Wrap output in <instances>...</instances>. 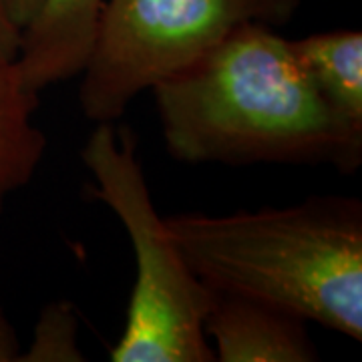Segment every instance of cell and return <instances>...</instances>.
Masks as SVG:
<instances>
[{"mask_svg":"<svg viewBox=\"0 0 362 362\" xmlns=\"http://www.w3.org/2000/svg\"><path fill=\"white\" fill-rule=\"evenodd\" d=\"M18 45H21V28L14 25L13 18L8 16L6 8L0 2V54L16 59Z\"/></svg>","mask_w":362,"mask_h":362,"instance_id":"obj_11","label":"cell"},{"mask_svg":"<svg viewBox=\"0 0 362 362\" xmlns=\"http://www.w3.org/2000/svg\"><path fill=\"white\" fill-rule=\"evenodd\" d=\"M105 0H42L21 30L16 69L30 90L77 77L87 63Z\"/></svg>","mask_w":362,"mask_h":362,"instance_id":"obj_6","label":"cell"},{"mask_svg":"<svg viewBox=\"0 0 362 362\" xmlns=\"http://www.w3.org/2000/svg\"><path fill=\"white\" fill-rule=\"evenodd\" d=\"M302 0H105L78 85V107L113 123L135 97L192 65L235 28L282 26Z\"/></svg>","mask_w":362,"mask_h":362,"instance_id":"obj_4","label":"cell"},{"mask_svg":"<svg viewBox=\"0 0 362 362\" xmlns=\"http://www.w3.org/2000/svg\"><path fill=\"white\" fill-rule=\"evenodd\" d=\"M78 318L73 304L51 302L40 312L30 344L21 350L18 362H81L85 361L78 344Z\"/></svg>","mask_w":362,"mask_h":362,"instance_id":"obj_9","label":"cell"},{"mask_svg":"<svg viewBox=\"0 0 362 362\" xmlns=\"http://www.w3.org/2000/svg\"><path fill=\"white\" fill-rule=\"evenodd\" d=\"M328 107L362 133V33L338 28L292 40Z\"/></svg>","mask_w":362,"mask_h":362,"instance_id":"obj_8","label":"cell"},{"mask_svg":"<svg viewBox=\"0 0 362 362\" xmlns=\"http://www.w3.org/2000/svg\"><path fill=\"white\" fill-rule=\"evenodd\" d=\"M39 93L23 83L14 59L0 54V209L35 177L47 137L35 123Z\"/></svg>","mask_w":362,"mask_h":362,"instance_id":"obj_7","label":"cell"},{"mask_svg":"<svg viewBox=\"0 0 362 362\" xmlns=\"http://www.w3.org/2000/svg\"><path fill=\"white\" fill-rule=\"evenodd\" d=\"M93 177V194L125 228L135 252L137 280L125 328L111 349V362H216L204 330L209 290L159 216L129 133L97 123L81 149Z\"/></svg>","mask_w":362,"mask_h":362,"instance_id":"obj_3","label":"cell"},{"mask_svg":"<svg viewBox=\"0 0 362 362\" xmlns=\"http://www.w3.org/2000/svg\"><path fill=\"white\" fill-rule=\"evenodd\" d=\"M2 6L6 8L8 16L21 30L28 25V21L37 14L42 0H0Z\"/></svg>","mask_w":362,"mask_h":362,"instance_id":"obj_12","label":"cell"},{"mask_svg":"<svg viewBox=\"0 0 362 362\" xmlns=\"http://www.w3.org/2000/svg\"><path fill=\"white\" fill-rule=\"evenodd\" d=\"M151 90L165 147L181 163L361 165L362 133L338 119L274 26L235 28Z\"/></svg>","mask_w":362,"mask_h":362,"instance_id":"obj_1","label":"cell"},{"mask_svg":"<svg viewBox=\"0 0 362 362\" xmlns=\"http://www.w3.org/2000/svg\"><path fill=\"white\" fill-rule=\"evenodd\" d=\"M207 312L204 330L220 362H312L320 352L312 342L308 322L252 298L218 294Z\"/></svg>","mask_w":362,"mask_h":362,"instance_id":"obj_5","label":"cell"},{"mask_svg":"<svg viewBox=\"0 0 362 362\" xmlns=\"http://www.w3.org/2000/svg\"><path fill=\"white\" fill-rule=\"evenodd\" d=\"M21 350H23V344H21L18 332L11 322L8 314L0 306V362H18Z\"/></svg>","mask_w":362,"mask_h":362,"instance_id":"obj_10","label":"cell"},{"mask_svg":"<svg viewBox=\"0 0 362 362\" xmlns=\"http://www.w3.org/2000/svg\"><path fill=\"white\" fill-rule=\"evenodd\" d=\"M199 280L362 340V204L318 195L286 207L165 218Z\"/></svg>","mask_w":362,"mask_h":362,"instance_id":"obj_2","label":"cell"}]
</instances>
